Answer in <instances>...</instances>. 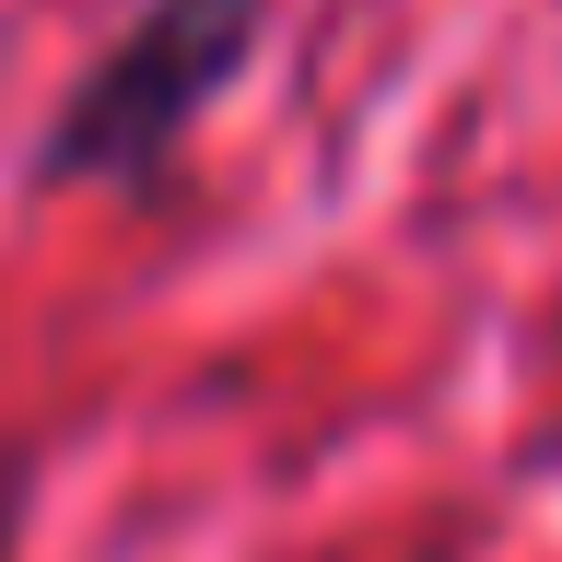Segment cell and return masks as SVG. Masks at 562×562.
<instances>
[{
    "label": "cell",
    "instance_id": "obj_1",
    "mask_svg": "<svg viewBox=\"0 0 562 562\" xmlns=\"http://www.w3.org/2000/svg\"><path fill=\"white\" fill-rule=\"evenodd\" d=\"M270 0H140L105 35V59L82 70L35 140V176H94V188H153L176 165V140L200 130V105L258 59Z\"/></svg>",
    "mask_w": 562,
    "mask_h": 562
},
{
    "label": "cell",
    "instance_id": "obj_2",
    "mask_svg": "<svg viewBox=\"0 0 562 562\" xmlns=\"http://www.w3.org/2000/svg\"><path fill=\"white\" fill-rule=\"evenodd\" d=\"M12 504H24V492H12V469H0V551H12Z\"/></svg>",
    "mask_w": 562,
    "mask_h": 562
}]
</instances>
